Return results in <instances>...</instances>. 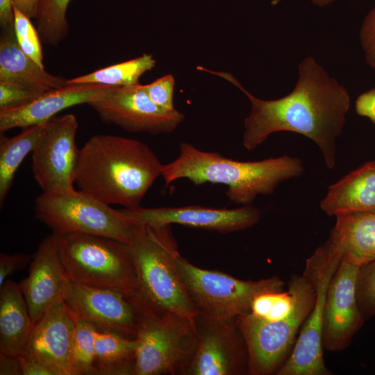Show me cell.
<instances>
[{
  "instance_id": "9",
  "label": "cell",
  "mask_w": 375,
  "mask_h": 375,
  "mask_svg": "<svg viewBox=\"0 0 375 375\" xmlns=\"http://www.w3.org/2000/svg\"><path fill=\"white\" fill-rule=\"evenodd\" d=\"M181 281L199 313L214 319L236 318L249 312L253 299L284 290L277 276L244 281L227 274L201 269L181 256L176 260Z\"/></svg>"
},
{
  "instance_id": "15",
  "label": "cell",
  "mask_w": 375,
  "mask_h": 375,
  "mask_svg": "<svg viewBox=\"0 0 375 375\" xmlns=\"http://www.w3.org/2000/svg\"><path fill=\"white\" fill-rule=\"evenodd\" d=\"M120 210L136 224L153 226L177 224L223 233L251 228L261 217L260 211L251 205L233 209L187 206L152 208L138 206Z\"/></svg>"
},
{
  "instance_id": "39",
  "label": "cell",
  "mask_w": 375,
  "mask_h": 375,
  "mask_svg": "<svg viewBox=\"0 0 375 375\" xmlns=\"http://www.w3.org/2000/svg\"><path fill=\"white\" fill-rule=\"evenodd\" d=\"M13 7V0H0V25L2 29L14 25Z\"/></svg>"
},
{
  "instance_id": "18",
  "label": "cell",
  "mask_w": 375,
  "mask_h": 375,
  "mask_svg": "<svg viewBox=\"0 0 375 375\" xmlns=\"http://www.w3.org/2000/svg\"><path fill=\"white\" fill-rule=\"evenodd\" d=\"M70 281L49 235L32 255L28 276L19 283L35 324L55 303L64 300Z\"/></svg>"
},
{
  "instance_id": "16",
  "label": "cell",
  "mask_w": 375,
  "mask_h": 375,
  "mask_svg": "<svg viewBox=\"0 0 375 375\" xmlns=\"http://www.w3.org/2000/svg\"><path fill=\"white\" fill-rule=\"evenodd\" d=\"M64 301L77 318L97 330L135 338L139 314L121 292L70 281Z\"/></svg>"
},
{
  "instance_id": "38",
  "label": "cell",
  "mask_w": 375,
  "mask_h": 375,
  "mask_svg": "<svg viewBox=\"0 0 375 375\" xmlns=\"http://www.w3.org/2000/svg\"><path fill=\"white\" fill-rule=\"evenodd\" d=\"M0 375H22L18 357L0 353Z\"/></svg>"
},
{
  "instance_id": "8",
  "label": "cell",
  "mask_w": 375,
  "mask_h": 375,
  "mask_svg": "<svg viewBox=\"0 0 375 375\" xmlns=\"http://www.w3.org/2000/svg\"><path fill=\"white\" fill-rule=\"evenodd\" d=\"M194 319L172 312L139 314L133 375L183 374L197 345Z\"/></svg>"
},
{
  "instance_id": "34",
  "label": "cell",
  "mask_w": 375,
  "mask_h": 375,
  "mask_svg": "<svg viewBox=\"0 0 375 375\" xmlns=\"http://www.w3.org/2000/svg\"><path fill=\"white\" fill-rule=\"evenodd\" d=\"M360 42L366 62L375 69V6L362 22L360 30Z\"/></svg>"
},
{
  "instance_id": "21",
  "label": "cell",
  "mask_w": 375,
  "mask_h": 375,
  "mask_svg": "<svg viewBox=\"0 0 375 375\" xmlns=\"http://www.w3.org/2000/svg\"><path fill=\"white\" fill-rule=\"evenodd\" d=\"M319 206L328 216L351 212L375 214V160L364 163L330 185Z\"/></svg>"
},
{
  "instance_id": "36",
  "label": "cell",
  "mask_w": 375,
  "mask_h": 375,
  "mask_svg": "<svg viewBox=\"0 0 375 375\" xmlns=\"http://www.w3.org/2000/svg\"><path fill=\"white\" fill-rule=\"evenodd\" d=\"M355 110L358 115L367 117L375 124V88L368 90L358 97Z\"/></svg>"
},
{
  "instance_id": "1",
  "label": "cell",
  "mask_w": 375,
  "mask_h": 375,
  "mask_svg": "<svg viewBox=\"0 0 375 375\" xmlns=\"http://www.w3.org/2000/svg\"><path fill=\"white\" fill-rule=\"evenodd\" d=\"M298 68L299 78L294 90L274 100L256 97L229 72L201 66L197 70L228 81L249 100L251 111L244 120L242 135L246 149H255L276 132L297 133L318 146L326 166L332 169L336 162V140L342 131L350 108L349 92L312 57L305 58Z\"/></svg>"
},
{
  "instance_id": "5",
  "label": "cell",
  "mask_w": 375,
  "mask_h": 375,
  "mask_svg": "<svg viewBox=\"0 0 375 375\" xmlns=\"http://www.w3.org/2000/svg\"><path fill=\"white\" fill-rule=\"evenodd\" d=\"M63 268L71 281L112 290L134 299L138 278L125 243L81 233H51Z\"/></svg>"
},
{
  "instance_id": "24",
  "label": "cell",
  "mask_w": 375,
  "mask_h": 375,
  "mask_svg": "<svg viewBox=\"0 0 375 375\" xmlns=\"http://www.w3.org/2000/svg\"><path fill=\"white\" fill-rule=\"evenodd\" d=\"M138 348L136 338L97 330L93 375H133Z\"/></svg>"
},
{
  "instance_id": "17",
  "label": "cell",
  "mask_w": 375,
  "mask_h": 375,
  "mask_svg": "<svg viewBox=\"0 0 375 375\" xmlns=\"http://www.w3.org/2000/svg\"><path fill=\"white\" fill-rule=\"evenodd\" d=\"M76 317L62 299L55 303L35 324L20 356L40 362L57 375H75L72 349Z\"/></svg>"
},
{
  "instance_id": "35",
  "label": "cell",
  "mask_w": 375,
  "mask_h": 375,
  "mask_svg": "<svg viewBox=\"0 0 375 375\" xmlns=\"http://www.w3.org/2000/svg\"><path fill=\"white\" fill-rule=\"evenodd\" d=\"M32 256L17 253L8 254L0 253V286L6 281L8 276L13 273L22 270L30 264Z\"/></svg>"
},
{
  "instance_id": "11",
  "label": "cell",
  "mask_w": 375,
  "mask_h": 375,
  "mask_svg": "<svg viewBox=\"0 0 375 375\" xmlns=\"http://www.w3.org/2000/svg\"><path fill=\"white\" fill-rule=\"evenodd\" d=\"M194 322L197 345L183 374H248L247 347L236 318L214 319L199 313Z\"/></svg>"
},
{
  "instance_id": "31",
  "label": "cell",
  "mask_w": 375,
  "mask_h": 375,
  "mask_svg": "<svg viewBox=\"0 0 375 375\" xmlns=\"http://www.w3.org/2000/svg\"><path fill=\"white\" fill-rule=\"evenodd\" d=\"M356 296L358 307L365 319L375 315V261L359 268Z\"/></svg>"
},
{
  "instance_id": "14",
  "label": "cell",
  "mask_w": 375,
  "mask_h": 375,
  "mask_svg": "<svg viewBox=\"0 0 375 375\" xmlns=\"http://www.w3.org/2000/svg\"><path fill=\"white\" fill-rule=\"evenodd\" d=\"M359 268L342 260L330 281L322 330L323 347L329 351L345 349L365 320L358 307L356 296Z\"/></svg>"
},
{
  "instance_id": "29",
  "label": "cell",
  "mask_w": 375,
  "mask_h": 375,
  "mask_svg": "<svg viewBox=\"0 0 375 375\" xmlns=\"http://www.w3.org/2000/svg\"><path fill=\"white\" fill-rule=\"evenodd\" d=\"M293 305L294 299L290 290L267 292L253 299L249 312L264 320L277 321L287 317Z\"/></svg>"
},
{
  "instance_id": "13",
  "label": "cell",
  "mask_w": 375,
  "mask_h": 375,
  "mask_svg": "<svg viewBox=\"0 0 375 375\" xmlns=\"http://www.w3.org/2000/svg\"><path fill=\"white\" fill-rule=\"evenodd\" d=\"M88 105L103 122L131 133H171L184 119L176 109H165L154 103L140 83L117 87Z\"/></svg>"
},
{
  "instance_id": "7",
  "label": "cell",
  "mask_w": 375,
  "mask_h": 375,
  "mask_svg": "<svg viewBox=\"0 0 375 375\" xmlns=\"http://www.w3.org/2000/svg\"><path fill=\"white\" fill-rule=\"evenodd\" d=\"M34 212L35 218L54 234H88L128 244L136 228L121 210L74 188L41 193L35 199Z\"/></svg>"
},
{
  "instance_id": "2",
  "label": "cell",
  "mask_w": 375,
  "mask_h": 375,
  "mask_svg": "<svg viewBox=\"0 0 375 375\" xmlns=\"http://www.w3.org/2000/svg\"><path fill=\"white\" fill-rule=\"evenodd\" d=\"M163 164L144 142L96 135L79 149L74 182L78 190L108 204L140 206L162 175Z\"/></svg>"
},
{
  "instance_id": "22",
  "label": "cell",
  "mask_w": 375,
  "mask_h": 375,
  "mask_svg": "<svg viewBox=\"0 0 375 375\" xmlns=\"http://www.w3.org/2000/svg\"><path fill=\"white\" fill-rule=\"evenodd\" d=\"M0 82L19 83L44 92L68 85L67 79L47 72L23 52L14 25L2 29L0 37Z\"/></svg>"
},
{
  "instance_id": "23",
  "label": "cell",
  "mask_w": 375,
  "mask_h": 375,
  "mask_svg": "<svg viewBox=\"0 0 375 375\" xmlns=\"http://www.w3.org/2000/svg\"><path fill=\"white\" fill-rule=\"evenodd\" d=\"M35 326L19 283L0 286V353L18 357Z\"/></svg>"
},
{
  "instance_id": "27",
  "label": "cell",
  "mask_w": 375,
  "mask_h": 375,
  "mask_svg": "<svg viewBox=\"0 0 375 375\" xmlns=\"http://www.w3.org/2000/svg\"><path fill=\"white\" fill-rule=\"evenodd\" d=\"M72 1H39L34 19L42 43L58 46L66 38L69 32L67 10Z\"/></svg>"
},
{
  "instance_id": "33",
  "label": "cell",
  "mask_w": 375,
  "mask_h": 375,
  "mask_svg": "<svg viewBox=\"0 0 375 375\" xmlns=\"http://www.w3.org/2000/svg\"><path fill=\"white\" fill-rule=\"evenodd\" d=\"M174 83V77L169 74L144 85V87L154 103L165 109L173 110L175 108L173 102Z\"/></svg>"
},
{
  "instance_id": "25",
  "label": "cell",
  "mask_w": 375,
  "mask_h": 375,
  "mask_svg": "<svg viewBox=\"0 0 375 375\" xmlns=\"http://www.w3.org/2000/svg\"><path fill=\"white\" fill-rule=\"evenodd\" d=\"M46 124V123H45ZM45 124L24 128L17 135L2 137L0 142V205L12 185L15 173L22 161L33 151L44 131Z\"/></svg>"
},
{
  "instance_id": "30",
  "label": "cell",
  "mask_w": 375,
  "mask_h": 375,
  "mask_svg": "<svg viewBox=\"0 0 375 375\" xmlns=\"http://www.w3.org/2000/svg\"><path fill=\"white\" fill-rule=\"evenodd\" d=\"M13 12L14 30L19 47L39 66L44 68L42 42L36 27L32 24L31 18L24 15L15 5Z\"/></svg>"
},
{
  "instance_id": "37",
  "label": "cell",
  "mask_w": 375,
  "mask_h": 375,
  "mask_svg": "<svg viewBox=\"0 0 375 375\" xmlns=\"http://www.w3.org/2000/svg\"><path fill=\"white\" fill-rule=\"evenodd\" d=\"M18 359L22 375H57L55 371L40 362L23 356H19Z\"/></svg>"
},
{
  "instance_id": "12",
  "label": "cell",
  "mask_w": 375,
  "mask_h": 375,
  "mask_svg": "<svg viewBox=\"0 0 375 375\" xmlns=\"http://www.w3.org/2000/svg\"><path fill=\"white\" fill-rule=\"evenodd\" d=\"M76 117L72 113L55 116L45 124L32 151L31 170L42 192L74 189V171L79 149L76 144Z\"/></svg>"
},
{
  "instance_id": "26",
  "label": "cell",
  "mask_w": 375,
  "mask_h": 375,
  "mask_svg": "<svg viewBox=\"0 0 375 375\" xmlns=\"http://www.w3.org/2000/svg\"><path fill=\"white\" fill-rule=\"evenodd\" d=\"M151 54L142 56L122 62L98 69L89 74L67 79V83H94L122 87L139 83V78L156 66Z\"/></svg>"
},
{
  "instance_id": "6",
  "label": "cell",
  "mask_w": 375,
  "mask_h": 375,
  "mask_svg": "<svg viewBox=\"0 0 375 375\" xmlns=\"http://www.w3.org/2000/svg\"><path fill=\"white\" fill-rule=\"evenodd\" d=\"M294 305L282 319L267 321L247 312L236 317L249 355V375L276 374L288 359L299 331L315 301L312 281L304 274H294L289 283Z\"/></svg>"
},
{
  "instance_id": "20",
  "label": "cell",
  "mask_w": 375,
  "mask_h": 375,
  "mask_svg": "<svg viewBox=\"0 0 375 375\" xmlns=\"http://www.w3.org/2000/svg\"><path fill=\"white\" fill-rule=\"evenodd\" d=\"M325 243L338 255L359 267L375 261V214L343 213Z\"/></svg>"
},
{
  "instance_id": "32",
  "label": "cell",
  "mask_w": 375,
  "mask_h": 375,
  "mask_svg": "<svg viewBox=\"0 0 375 375\" xmlns=\"http://www.w3.org/2000/svg\"><path fill=\"white\" fill-rule=\"evenodd\" d=\"M45 92L19 83L0 82V110L25 106Z\"/></svg>"
},
{
  "instance_id": "3",
  "label": "cell",
  "mask_w": 375,
  "mask_h": 375,
  "mask_svg": "<svg viewBox=\"0 0 375 375\" xmlns=\"http://www.w3.org/2000/svg\"><path fill=\"white\" fill-rule=\"evenodd\" d=\"M303 170L301 159L288 155L258 161H238L182 142L178 156L163 165L161 176L166 185L181 178L196 185L223 184L227 186L226 196L231 201L249 206L258 195L273 194L279 184L299 177Z\"/></svg>"
},
{
  "instance_id": "40",
  "label": "cell",
  "mask_w": 375,
  "mask_h": 375,
  "mask_svg": "<svg viewBox=\"0 0 375 375\" xmlns=\"http://www.w3.org/2000/svg\"><path fill=\"white\" fill-rule=\"evenodd\" d=\"M14 5L31 19L35 18L40 0H13Z\"/></svg>"
},
{
  "instance_id": "4",
  "label": "cell",
  "mask_w": 375,
  "mask_h": 375,
  "mask_svg": "<svg viewBox=\"0 0 375 375\" xmlns=\"http://www.w3.org/2000/svg\"><path fill=\"white\" fill-rule=\"evenodd\" d=\"M126 244L137 274L138 288L132 303L138 314L172 312L194 319L199 311L178 274L176 260L180 253L171 225L136 224L133 240Z\"/></svg>"
},
{
  "instance_id": "19",
  "label": "cell",
  "mask_w": 375,
  "mask_h": 375,
  "mask_svg": "<svg viewBox=\"0 0 375 375\" xmlns=\"http://www.w3.org/2000/svg\"><path fill=\"white\" fill-rule=\"evenodd\" d=\"M117 87L101 84H72L46 92L32 102L0 110V131L43 124L60 111L101 99Z\"/></svg>"
},
{
  "instance_id": "41",
  "label": "cell",
  "mask_w": 375,
  "mask_h": 375,
  "mask_svg": "<svg viewBox=\"0 0 375 375\" xmlns=\"http://www.w3.org/2000/svg\"><path fill=\"white\" fill-rule=\"evenodd\" d=\"M280 0H275L273 1V3H277ZM312 3L315 6L319 7H324L329 5L330 3L335 1V0H311Z\"/></svg>"
},
{
  "instance_id": "28",
  "label": "cell",
  "mask_w": 375,
  "mask_h": 375,
  "mask_svg": "<svg viewBox=\"0 0 375 375\" xmlns=\"http://www.w3.org/2000/svg\"><path fill=\"white\" fill-rule=\"evenodd\" d=\"M96 331L94 326L76 317L72 349L75 375H93Z\"/></svg>"
},
{
  "instance_id": "10",
  "label": "cell",
  "mask_w": 375,
  "mask_h": 375,
  "mask_svg": "<svg viewBox=\"0 0 375 375\" xmlns=\"http://www.w3.org/2000/svg\"><path fill=\"white\" fill-rule=\"evenodd\" d=\"M342 259L325 243L306 260L303 274L313 283L315 301L288 359L276 375H330L323 357L324 305L330 281Z\"/></svg>"
}]
</instances>
